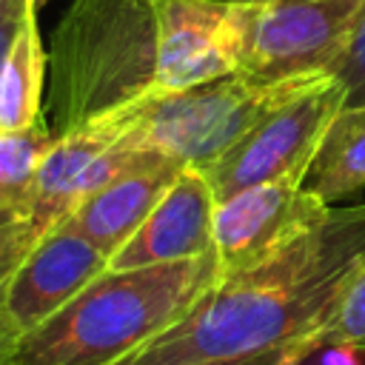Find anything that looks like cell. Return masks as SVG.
<instances>
[{"instance_id":"cell-1","label":"cell","mask_w":365,"mask_h":365,"mask_svg":"<svg viewBox=\"0 0 365 365\" xmlns=\"http://www.w3.org/2000/svg\"><path fill=\"white\" fill-rule=\"evenodd\" d=\"M365 262V202L331 217L265 265L217 285L168 331L117 365L228 362L325 345L334 311Z\"/></svg>"},{"instance_id":"cell-2","label":"cell","mask_w":365,"mask_h":365,"mask_svg":"<svg viewBox=\"0 0 365 365\" xmlns=\"http://www.w3.org/2000/svg\"><path fill=\"white\" fill-rule=\"evenodd\" d=\"M220 279L214 251L103 271L66 308L23 334L14 365H117L180 322Z\"/></svg>"},{"instance_id":"cell-3","label":"cell","mask_w":365,"mask_h":365,"mask_svg":"<svg viewBox=\"0 0 365 365\" xmlns=\"http://www.w3.org/2000/svg\"><path fill=\"white\" fill-rule=\"evenodd\" d=\"M157 77V0H74L48 48L54 137L140 106Z\"/></svg>"},{"instance_id":"cell-4","label":"cell","mask_w":365,"mask_h":365,"mask_svg":"<svg viewBox=\"0 0 365 365\" xmlns=\"http://www.w3.org/2000/svg\"><path fill=\"white\" fill-rule=\"evenodd\" d=\"M319 77L282 86H259L234 71L182 91L151 94L123 114V140L157 151L182 168L208 171L274 106Z\"/></svg>"},{"instance_id":"cell-5","label":"cell","mask_w":365,"mask_h":365,"mask_svg":"<svg viewBox=\"0 0 365 365\" xmlns=\"http://www.w3.org/2000/svg\"><path fill=\"white\" fill-rule=\"evenodd\" d=\"M240 66L259 86L334 74L348 51L365 0L240 3Z\"/></svg>"},{"instance_id":"cell-6","label":"cell","mask_w":365,"mask_h":365,"mask_svg":"<svg viewBox=\"0 0 365 365\" xmlns=\"http://www.w3.org/2000/svg\"><path fill=\"white\" fill-rule=\"evenodd\" d=\"M348 103L336 74H325L274 106L240 143L205 174L214 200L222 202L245 188L265 182L302 185L331 120Z\"/></svg>"},{"instance_id":"cell-7","label":"cell","mask_w":365,"mask_h":365,"mask_svg":"<svg viewBox=\"0 0 365 365\" xmlns=\"http://www.w3.org/2000/svg\"><path fill=\"white\" fill-rule=\"evenodd\" d=\"M305 185L265 182L245 188L214 208V257L220 279L271 262L331 217Z\"/></svg>"},{"instance_id":"cell-8","label":"cell","mask_w":365,"mask_h":365,"mask_svg":"<svg viewBox=\"0 0 365 365\" xmlns=\"http://www.w3.org/2000/svg\"><path fill=\"white\" fill-rule=\"evenodd\" d=\"M154 154L157 151L134 148L123 140V114L57 137L40 163L31 197L26 202L40 237L60 225L83 197L137 168Z\"/></svg>"},{"instance_id":"cell-9","label":"cell","mask_w":365,"mask_h":365,"mask_svg":"<svg viewBox=\"0 0 365 365\" xmlns=\"http://www.w3.org/2000/svg\"><path fill=\"white\" fill-rule=\"evenodd\" d=\"M240 6L234 0H157L154 91H182L234 74Z\"/></svg>"},{"instance_id":"cell-10","label":"cell","mask_w":365,"mask_h":365,"mask_svg":"<svg viewBox=\"0 0 365 365\" xmlns=\"http://www.w3.org/2000/svg\"><path fill=\"white\" fill-rule=\"evenodd\" d=\"M108 271V254L68 222L40 237L34 251L6 285V308L23 334L40 328L86 285Z\"/></svg>"},{"instance_id":"cell-11","label":"cell","mask_w":365,"mask_h":365,"mask_svg":"<svg viewBox=\"0 0 365 365\" xmlns=\"http://www.w3.org/2000/svg\"><path fill=\"white\" fill-rule=\"evenodd\" d=\"M214 191L202 171L182 168L137 234L111 257L108 268H145L202 257L214 242Z\"/></svg>"},{"instance_id":"cell-12","label":"cell","mask_w":365,"mask_h":365,"mask_svg":"<svg viewBox=\"0 0 365 365\" xmlns=\"http://www.w3.org/2000/svg\"><path fill=\"white\" fill-rule=\"evenodd\" d=\"M180 171L182 165H177L163 154H154L137 168L114 177L111 182L83 197L63 222L77 228L88 242H94L103 254H108L111 262V257L148 220V214L171 188Z\"/></svg>"},{"instance_id":"cell-13","label":"cell","mask_w":365,"mask_h":365,"mask_svg":"<svg viewBox=\"0 0 365 365\" xmlns=\"http://www.w3.org/2000/svg\"><path fill=\"white\" fill-rule=\"evenodd\" d=\"M302 185L328 205L365 188V103L342 106L331 120Z\"/></svg>"},{"instance_id":"cell-14","label":"cell","mask_w":365,"mask_h":365,"mask_svg":"<svg viewBox=\"0 0 365 365\" xmlns=\"http://www.w3.org/2000/svg\"><path fill=\"white\" fill-rule=\"evenodd\" d=\"M48 77V51L37 31V6L26 11L0 71V131H17L43 114V91Z\"/></svg>"},{"instance_id":"cell-15","label":"cell","mask_w":365,"mask_h":365,"mask_svg":"<svg viewBox=\"0 0 365 365\" xmlns=\"http://www.w3.org/2000/svg\"><path fill=\"white\" fill-rule=\"evenodd\" d=\"M54 140L46 117L17 131H0V208H26L40 163Z\"/></svg>"},{"instance_id":"cell-16","label":"cell","mask_w":365,"mask_h":365,"mask_svg":"<svg viewBox=\"0 0 365 365\" xmlns=\"http://www.w3.org/2000/svg\"><path fill=\"white\" fill-rule=\"evenodd\" d=\"M37 242L40 231L26 208H0V288L9 285Z\"/></svg>"},{"instance_id":"cell-17","label":"cell","mask_w":365,"mask_h":365,"mask_svg":"<svg viewBox=\"0 0 365 365\" xmlns=\"http://www.w3.org/2000/svg\"><path fill=\"white\" fill-rule=\"evenodd\" d=\"M325 342H345V345L365 348V262L351 277L334 311V319L328 325Z\"/></svg>"},{"instance_id":"cell-18","label":"cell","mask_w":365,"mask_h":365,"mask_svg":"<svg viewBox=\"0 0 365 365\" xmlns=\"http://www.w3.org/2000/svg\"><path fill=\"white\" fill-rule=\"evenodd\" d=\"M334 74L348 91V103L345 106L365 103V6H362V14L356 20V29H354V37L348 43V51L339 60Z\"/></svg>"},{"instance_id":"cell-19","label":"cell","mask_w":365,"mask_h":365,"mask_svg":"<svg viewBox=\"0 0 365 365\" xmlns=\"http://www.w3.org/2000/svg\"><path fill=\"white\" fill-rule=\"evenodd\" d=\"M314 365H365V348L345 342H325L311 354Z\"/></svg>"},{"instance_id":"cell-20","label":"cell","mask_w":365,"mask_h":365,"mask_svg":"<svg viewBox=\"0 0 365 365\" xmlns=\"http://www.w3.org/2000/svg\"><path fill=\"white\" fill-rule=\"evenodd\" d=\"M20 339H23V331L17 328V322L6 308V288H0V365H14Z\"/></svg>"},{"instance_id":"cell-21","label":"cell","mask_w":365,"mask_h":365,"mask_svg":"<svg viewBox=\"0 0 365 365\" xmlns=\"http://www.w3.org/2000/svg\"><path fill=\"white\" fill-rule=\"evenodd\" d=\"M311 351L317 348H285L277 354H262V356H248V359H228V362H194V365H299Z\"/></svg>"},{"instance_id":"cell-22","label":"cell","mask_w":365,"mask_h":365,"mask_svg":"<svg viewBox=\"0 0 365 365\" xmlns=\"http://www.w3.org/2000/svg\"><path fill=\"white\" fill-rule=\"evenodd\" d=\"M31 3L34 0H23V3H17V6H11V9H6L0 14V71H3L6 54H9L11 43H14V34H17L20 23H23V17H26V11L31 9Z\"/></svg>"},{"instance_id":"cell-23","label":"cell","mask_w":365,"mask_h":365,"mask_svg":"<svg viewBox=\"0 0 365 365\" xmlns=\"http://www.w3.org/2000/svg\"><path fill=\"white\" fill-rule=\"evenodd\" d=\"M17 3H23V0H0V14H3L6 9H11V6H17Z\"/></svg>"},{"instance_id":"cell-24","label":"cell","mask_w":365,"mask_h":365,"mask_svg":"<svg viewBox=\"0 0 365 365\" xmlns=\"http://www.w3.org/2000/svg\"><path fill=\"white\" fill-rule=\"evenodd\" d=\"M46 3H51V0H34V6L40 9V6H46Z\"/></svg>"},{"instance_id":"cell-25","label":"cell","mask_w":365,"mask_h":365,"mask_svg":"<svg viewBox=\"0 0 365 365\" xmlns=\"http://www.w3.org/2000/svg\"><path fill=\"white\" fill-rule=\"evenodd\" d=\"M240 3H251V0H240Z\"/></svg>"}]
</instances>
